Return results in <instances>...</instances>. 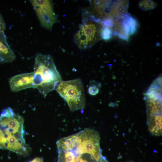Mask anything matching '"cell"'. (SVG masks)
Segmentation results:
<instances>
[{"mask_svg": "<svg viewBox=\"0 0 162 162\" xmlns=\"http://www.w3.org/2000/svg\"><path fill=\"white\" fill-rule=\"evenodd\" d=\"M65 101L72 111L83 109L86 99L84 88L79 78L67 81L62 80L55 89Z\"/></svg>", "mask_w": 162, "mask_h": 162, "instance_id": "cell-3", "label": "cell"}, {"mask_svg": "<svg viewBox=\"0 0 162 162\" xmlns=\"http://www.w3.org/2000/svg\"><path fill=\"white\" fill-rule=\"evenodd\" d=\"M3 63L2 61L0 59V63Z\"/></svg>", "mask_w": 162, "mask_h": 162, "instance_id": "cell-14", "label": "cell"}, {"mask_svg": "<svg viewBox=\"0 0 162 162\" xmlns=\"http://www.w3.org/2000/svg\"><path fill=\"white\" fill-rule=\"evenodd\" d=\"M34 88L44 97L56 89L62 80L52 57L50 55L37 54L34 65Z\"/></svg>", "mask_w": 162, "mask_h": 162, "instance_id": "cell-2", "label": "cell"}, {"mask_svg": "<svg viewBox=\"0 0 162 162\" xmlns=\"http://www.w3.org/2000/svg\"><path fill=\"white\" fill-rule=\"evenodd\" d=\"M98 162H109L106 159V158L104 157H102L99 160Z\"/></svg>", "mask_w": 162, "mask_h": 162, "instance_id": "cell-13", "label": "cell"}, {"mask_svg": "<svg viewBox=\"0 0 162 162\" xmlns=\"http://www.w3.org/2000/svg\"><path fill=\"white\" fill-rule=\"evenodd\" d=\"M41 25L51 30L57 20L51 2L47 0H30Z\"/></svg>", "mask_w": 162, "mask_h": 162, "instance_id": "cell-6", "label": "cell"}, {"mask_svg": "<svg viewBox=\"0 0 162 162\" xmlns=\"http://www.w3.org/2000/svg\"><path fill=\"white\" fill-rule=\"evenodd\" d=\"M34 73L31 72L17 74L11 77L9 83L12 92H17L30 88H34Z\"/></svg>", "mask_w": 162, "mask_h": 162, "instance_id": "cell-7", "label": "cell"}, {"mask_svg": "<svg viewBox=\"0 0 162 162\" xmlns=\"http://www.w3.org/2000/svg\"><path fill=\"white\" fill-rule=\"evenodd\" d=\"M112 35V33L110 29L103 27L101 32V39L108 40L111 38Z\"/></svg>", "mask_w": 162, "mask_h": 162, "instance_id": "cell-11", "label": "cell"}, {"mask_svg": "<svg viewBox=\"0 0 162 162\" xmlns=\"http://www.w3.org/2000/svg\"><path fill=\"white\" fill-rule=\"evenodd\" d=\"M133 162L132 161H129V162Z\"/></svg>", "mask_w": 162, "mask_h": 162, "instance_id": "cell-15", "label": "cell"}, {"mask_svg": "<svg viewBox=\"0 0 162 162\" xmlns=\"http://www.w3.org/2000/svg\"><path fill=\"white\" fill-rule=\"evenodd\" d=\"M147 124L149 132L155 136L162 134L161 95L147 96Z\"/></svg>", "mask_w": 162, "mask_h": 162, "instance_id": "cell-5", "label": "cell"}, {"mask_svg": "<svg viewBox=\"0 0 162 162\" xmlns=\"http://www.w3.org/2000/svg\"><path fill=\"white\" fill-rule=\"evenodd\" d=\"M157 4L152 0H143L139 1V8L143 10H148L154 9L157 6Z\"/></svg>", "mask_w": 162, "mask_h": 162, "instance_id": "cell-9", "label": "cell"}, {"mask_svg": "<svg viewBox=\"0 0 162 162\" xmlns=\"http://www.w3.org/2000/svg\"><path fill=\"white\" fill-rule=\"evenodd\" d=\"M79 30L75 34L74 41L80 49H89L101 39V32L103 28L97 21L88 15Z\"/></svg>", "mask_w": 162, "mask_h": 162, "instance_id": "cell-4", "label": "cell"}, {"mask_svg": "<svg viewBox=\"0 0 162 162\" xmlns=\"http://www.w3.org/2000/svg\"><path fill=\"white\" fill-rule=\"evenodd\" d=\"M15 58L16 56L8 45L4 32L0 33V59L3 63H9Z\"/></svg>", "mask_w": 162, "mask_h": 162, "instance_id": "cell-8", "label": "cell"}, {"mask_svg": "<svg viewBox=\"0 0 162 162\" xmlns=\"http://www.w3.org/2000/svg\"><path fill=\"white\" fill-rule=\"evenodd\" d=\"M5 28V24L3 18L0 14V33L4 32Z\"/></svg>", "mask_w": 162, "mask_h": 162, "instance_id": "cell-12", "label": "cell"}, {"mask_svg": "<svg viewBox=\"0 0 162 162\" xmlns=\"http://www.w3.org/2000/svg\"><path fill=\"white\" fill-rule=\"evenodd\" d=\"M101 86V83L98 81L94 80L91 81L88 88V93L91 95H96L99 93Z\"/></svg>", "mask_w": 162, "mask_h": 162, "instance_id": "cell-10", "label": "cell"}, {"mask_svg": "<svg viewBox=\"0 0 162 162\" xmlns=\"http://www.w3.org/2000/svg\"><path fill=\"white\" fill-rule=\"evenodd\" d=\"M24 119L10 107L4 109L0 116V148L26 155L30 147L24 138Z\"/></svg>", "mask_w": 162, "mask_h": 162, "instance_id": "cell-1", "label": "cell"}]
</instances>
